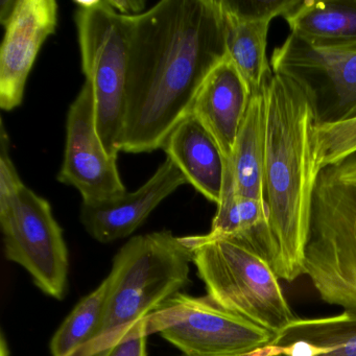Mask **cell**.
<instances>
[{
    "label": "cell",
    "mask_w": 356,
    "mask_h": 356,
    "mask_svg": "<svg viewBox=\"0 0 356 356\" xmlns=\"http://www.w3.org/2000/svg\"><path fill=\"white\" fill-rule=\"evenodd\" d=\"M226 56L220 0H162L132 16L120 152L162 149Z\"/></svg>",
    "instance_id": "obj_1"
},
{
    "label": "cell",
    "mask_w": 356,
    "mask_h": 356,
    "mask_svg": "<svg viewBox=\"0 0 356 356\" xmlns=\"http://www.w3.org/2000/svg\"><path fill=\"white\" fill-rule=\"evenodd\" d=\"M266 104L264 200L276 245L273 268L279 278L304 275L312 197L320 168L314 114L299 87L284 76H270Z\"/></svg>",
    "instance_id": "obj_2"
},
{
    "label": "cell",
    "mask_w": 356,
    "mask_h": 356,
    "mask_svg": "<svg viewBox=\"0 0 356 356\" xmlns=\"http://www.w3.org/2000/svg\"><path fill=\"white\" fill-rule=\"evenodd\" d=\"M270 67L309 104L320 170L356 154V41L314 45L291 34L275 49Z\"/></svg>",
    "instance_id": "obj_3"
},
{
    "label": "cell",
    "mask_w": 356,
    "mask_h": 356,
    "mask_svg": "<svg viewBox=\"0 0 356 356\" xmlns=\"http://www.w3.org/2000/svg\"><path fill=\"white\" fill-rule=\"evenodd\" d=\"M304 275L323 301L356 312V154L318 174Z\"/></svg>",
    "instance_id": "obj_4"
},
{
    "label": "cell",
    "mask_w": 356,
    "mask_h": 356,
    "mask_svg": "<svg viewBox=\"0 0 356 356\" xmlns=\"http://www.w3.org/2000/svg\"><path fill=\"white\" fill-rule=\"evenodd\" d=\"M193 254L170 231L131 238L107 277L105 318L99 337L82 353L127 330L162 307L189 283Z\"/></svg>",
    "instance_id": "obj_5"
},
{
    "label": "cell",
    "mask_w": 356,
    "mask_h": 356,
    "mask_svg": "<svg viewBox=\"0 0 356 356\" xmlns=\"http://www.w3.org/2000/svg\"><path fill=\"white\" fill-rule=\"evenodd\" d=\"M207 295L220 307L277 335L297 316L270 262L241 239L209 232L182 237Z\"/></svg>",
    "instance_id": "obj_6"
},
{
    "label": "cell",
    "mask_w": 356,
    "mask_h": 356,
    "mask_svg": "<svg viewBox=\"0 0 356 356\" xmlns=\"http://www.w3.org/2000/svg\"><path fill=\"white\" fill-rule=\"evenodd\" d=\"M74 3L82 70L95 92L97 132L107 153L118 158L126 113L132 16L120 15L107 0Z\"/></svg>",
    "instance_id": "obj_7"
},
{
    "label": "cell",
    "mask_w": 356,
    "mask_h": 356,
    "mask_svg": "<svg viewBox=\"0 0 356 356\" xmlns=\"http://www.w3.org/2000/svg\"><path fill=\"white\" fill-rule=\"evenodd\" d=\"M184 356H235L272 343L275 335L220 307L209 296L177 293L143 320Z\"/></svg>",
    "instance_id": "obj_8"
},
{
    "label": "cell",
    "mask_w": 356,
    "mask_h": 356,
    "mask_svg": "<svg viewBox=\"0 0 356 356\" xmlns=\"http://www.w3.org/2000/svg\"><path fill=\"white\" fill-rule=\"evenodd\" d=\"M6 258L26 268L40 291L62 300L68 282V250L51 204L24 185L0 207Z\"/></svg>",
    "instance_id": "obj_9"
},
{
    "label": "cell",
    "mask_w": 356,
    "mask_h": 356,
    "mask_svg": "<svg viewBox=\"0 0 356 356\" xmlns=\"http://www.w3.org/2000/svg\"><path fill=\"white\" fill-rule=\"evenodd\" d=\"M66 131L65 154L58 180L78 189L85 204L127 193L118 172V158L107 153L97 132L95 92L88 81L70 106Z\"/></svg>",
    "instance_id": "obj_10"
},
{
    "label": "cell",
    "mask_w": 356,
    "mask_h": 356,
    "mask_svg": "<svg viewBox=\"0 0 356 356\" xmlns=\"http://www.w3.org/2000/svg\"><path fill=\"white\" fill-rule=\"evenodd\" d=\"M5 37L0 49V107L11 111L24 99L26 80L44 41L55 33V0L3 1Z\"/></svg>",
    "instance_id": "obj_11"
},
{
    "label": "cell",
    "mask_w": 356,
    "mask_h": 356,
    "mask_svg": "<svg viewBox=\"0 0 356 356\" xmlns=\"http://www.w3.org/2000/svg\"><path fill=\"white\" fill-rule=\"evenodd\" d=\"M184 184H188L186 179L168 158L153 177L134 193H124L97 203H83V226L99 243L128 237L164 199Z\"/></svg>",
    "instance_id": "obj_12"
},
{
    "label": "cell",
    "mask_w": 356,
    "mask_h": 356,
    "mask_svg": "<svg viewBox=\"0 0 356 356\" xmlns=\"http://www.w3.org/2000/svg\"><path fill=\"white\" fill-rule=\"evenodd\" d=\"M251 97L249 86L228 55L208 74L195 97L191 114L211 135L225 160L232 157Z\"/></svg>",
    "instance_id": "obj_13"
},
{
    "label": "cell",
    "mask_w": 356,
    "mask_h": 356,
    "mask_svg": "<svg viewBox=\"0 0 356 356\" xmlns=\"http://www.w3.org/2000/svg\"><path fill=\"white\" fill-rule=\"evenodd\" d=\"M162 149L188 184L218 205L222 195L225 159L220 147L193 114L174 129Z\"/></svg>",
    "instance_id": "obj_14"
},
{
    "label": "cell",
    "mask_w": 356,
    "mask_h": 356,
    "mask_svg": "<svg viewBox=\"0 0 356 356\" xmlns=\"http://www.w3.org/2000/svg\"><path fill=\"white\" fill-rule=\"evenodd\" d=\"M272 343L282 348L276 356H356V312L298 318Z\"/></svg>",
    "instance_id": "obj_15"
},
{
    "label": "cell",
    "mask_w": 356,
    "mask_h": 356,
    "mask_svg": "<svg viewBox=\"0 0 356 356\" xmlns=\"http://www.w3.org/2000/svg\"><path fill=\"white\" fill-rule=\"evenodd\" d=\"M224 22L227 55L249 86L252 97L261 95L273 76L266 58L270 20L247 19L224 7L220 0Z\"/></svg>",
    "instance_id": "obj_16"
},
{
    "label": "cell",
    "mask_w": 356,
    "mask_h": 356,
    "mask_svg": "<svg viewBox=\"0 0 356 356\" xmlns=\"http://www.w3.org/2000/svg\"><path fill=\"white\" fill-rule=\"evenodd\" d=\"M283 18L291 34L314 45L356 41V0H300Z\"/></svg>",
    "instance_id": "obj_17"
},
{
    "label": "cell",
    "mask_w": 356,
    "mask_h": 356,
    "mask_svg": "<svg viewBox=\"0 0 356 356\" xmlns=\"http://www.w3.org/2000/svg\"><path fill=\"white\" fill-rule=\"evenodd\" d=\"M266 160V104L264 95L251 97L229 159L237 193L250 199L264 200ZM226 161V160H225Z\"/></svg>",
    "instance_id": "obj_18"
},
{
    "label": "cell",
    "mask_w": 356,
    "mask_h": 356,
    "mask_svg": "<svg viewBox=\"0 0 356 356\" xmlns=\"http://www.w3.org/2000/svg\"><path fill=\"white\" fill-rule=\"evenodd\" d=\"M107 295L108 281L105 279L74 306L51 339V355H76L97 339L105 318Z\"/></svg>",
    "instance_id": "obj_19"
},
{
    "label": "cell",
    "mask_w": 356,
    "mask_h": 356,
    "mask_svg": "<svg viewBox=\"0 0 356 356\" xmlns=\"http://www.w3.org/2000/svg\"><path fill=\"white\" fill-rule=\"evenodd\" d=\"M147 334L143 321L84 352L83 356H147Z\"/></svg>",
    "instance_id": "obj_20"
},
{
    "label": "cell",
    "mask_w": 356,
    "mask_h": 356,
    "mask_svg": "<svg viewBox=\"0 0 356 356\" xmlns=\"http://www.w3.org/2000/svg\"><path fill=\"white\" fill-rule=\"evenodd\" d=\"M300 0H222L229 11L247 19L270 20L295 9Z\"/></svg>",
    "instance_id": "obj_21"
},
{
    "label": "cell",
    "mask_w": 356,
    "mask_h": 356,
    "mask_svg": "<svg viewBox=\"0 0 356 356\" xmlns=\"http://www.w3.org/2000/svg\"><path fill=\"white\" fill-rule=\"evenodd\" d=\"M9 136L1 122L0 132V207L8 205L24 186L10 156Z\"/></svg>",
    "instance_id": "obj_22"
},
{
    "label": "cell",
    "mask_w": 356,
    "mask_h": 356,
    "mask_svg": "<svg viewBox=\"0 0 356 356\" xmlns=\"http://www.w3.org/2000/svg\"><path fill=\"white\" fill-rule=\"evenodd\" d=\"M108 5L120 15L135 16L145 9L143 0H107Z\"/></svg>",
    "instance_id": "obj_23"
},
{
    "label": "cell",
    "mask_w": 356,
    "mask_h": 356,
    "mask_svg": "<svg viewBox=\"0 0 356 356\" xmlns=\"http://www.w3.org/2000/svg\"><path fill=\"white\" fill-rule=\"evenodd\" d=\"M282 352V348L280 346L270 343L266 347L258 348L253 351L248 352V353L241 354V355L235 356H276Z\"/></svg>",
    "instance_id": "obj_24"
},
{
    "label": "cell",
    "mask_w": 356,
    "mask_h": 356,
    "mask_svg": "<svg viewBox=\"0 0 356 356\" xmlns=\"http://www.w3.org/2000/svg\"><path fill=\"white\" fill-rule=\"evenodd\" d=\"M10 351L9 347H8L7 341H6L5 335L1 333V337H0V356H9Z\"/></svg>",
    "instance_id": "obj_25"
}]
</instances>
